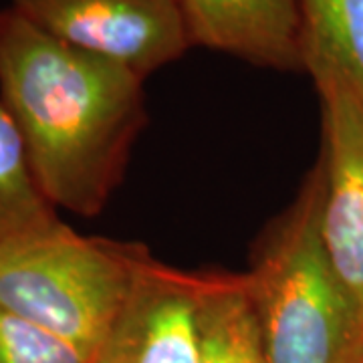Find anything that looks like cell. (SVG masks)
Listing matches in <instances>:
<instances>
[{
  "instance_id": "1",
  "label": "cell",
  "mask_w": 363,
  "mask_h": 363,
  "mask_svg": "<svg viewBox=\"0 0 363 363\" xmlns=\"http://www.w3.org/2000/svg\"><path fill=\"white\" fill-rule=\"evenodd\" d=\"M143 81L52 37L13 6L0 11V104L55 208L85 218L104 212L147 123Z\"/></svg>"
},
{
  "instance_id": "2",
  "label": "cell",
  "mask_w": 363,
  "mask_h": 363,
  "mask_svg": "<svg viewBox=\"0 0 363 363\" xmlns=\"http://www.w3.org/2000/svg\"><path fill=\"white\" fill-rule=\"evenodd\" d=\"M250 279L267 363H363V327L321 238V176L260 240Z\"/></svg>"
},
{
  "instance_id": "3",
  "label": "cell",
  "mask_w": 363,
  "mask_h": 363,
  "mask_svg": "<svg viewBox=\"0 0 363 363\" xmlns=\"http://www.w3.org/2000/svg\"><path fill=\"white\" fill-rule=\"evenodd\" d=\"M142 245L81 236L59 220L0 245V307L73 343L87 362L128 295Z\"/></svg>"
},
{
  "instance_id": "4",
  "label": "cell",
  "mask_w": 363,
  "mask_h": 363,
  "mask_svg": "<svg viewBox=\"0 0 363 363\" xmlns=\"http://www.w3.org/2000/svg\"><path fill=\"white\" fill-rule=\"evenodd\" d=\"M26 21L147 79L192 47L178 0H13Z\"/></svg>"
},
{
  "instance_id": "5",
  "label": "cell",
  "mask_w": 363,
  "mask_h": 363,
  "mask_svg": "<svg viewBox=\"0 0 363 363\" xmlns=\"http://www.w3.org/2000/svg\"><path fill=\"white\" fill-rule=\"evenodd\" d=\"M212 274L178 271L143 247L130 291L91 363H198Z\"/></svg>"
},
{
  "instance_id": "6",
  "label": "cell",
  "mask_w": 363,
  "mask_h": 363,
  "mask_svg": "<svg viewBox=\"0 0 363 363\" xmlns=\"http://www.w3.org/2000/svg\"><path fill=\"white\" fill-rule=\"evenodd\" d=\"M321 238L363 327V111L343 91L323 87Z\"/></svg>"
},
{
  "instance_id": "7",
  "label": "cell",
  "mask_w": 363,
  "mask_h": 363,
  "mask_svg": "<svg viewBox=\"0 0 363 363\" xmlns=\"http://www.w3.org/2000/svg\"><path fill=\"white\" fill-rule=\"evenodd\" d=\"M192 45L255 67L303 71L298 0H178Z\"/></svg>"
},
{
  "instance_id": "8",
  "label": "cell",
  "mask_w": 363,
  "mask_h": 363,
  "mask_svg": "<svg viewBox=\"0 0 363 363\" xmlns=\"http://www.w3.org/2000/svg\"><path fill=\"white\" fill-rule=\"evenodd\" d=\"M303 71L363 111V0H298Z\"/></svg>"
},
{
  "instance_id": "9",
  "label": "cell",
  "mask_w": 363,
  "mask_h": 363,
  "mask_svg": "<svg viewBox=\"0 0 363 363\" xmlns=\"http://www.w3.org/2000/svg\"><path fill=\"white\" fill-rule=\"evenodd\" d=\"M198 363H267L248 274H212L200 313Z\"/></svg>"
},
{
  "instance_id": "10",
  "label": "cell",
  "mask_w": 363,
  "mask_h": 363,
  "mask_svg": "<svg viewBox=\"0 0 363 363\" xmlns=\"http://www.w3.org/2000/svg\"><path fill=\"white\" fill-rule=\"evenodd\" d=\"M55 210L33 176L13 117L0 104V245L57 224Z\"/></svg>"
},
{
  "instance_id": "11",
  "label": "cell",
  "mask_w": 363,
  "mask_h": 363,
  "mask_svg": "<svg viewBox=\"0 0 363 363\" xmlns=\"http://www.w3.org/2000/svg\"><path fill=\"white\" fill-rule=\"evenodd\" d=\"M0 363H89L67 339L0 307Z\"/></svg>"
}]
</instances>
